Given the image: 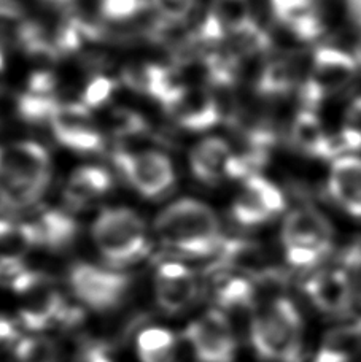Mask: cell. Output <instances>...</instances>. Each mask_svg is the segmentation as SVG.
I'll return each mask as SVG.
<instances>
[{"label":"cell","instance_id":"21","mask_svg":"<svg viewBox=\"0 0 361 362\" xmlns=\"http://www.w3.org/2000/svg\"><path fill=\"white\" fill-rule=\"evenodd\" d=\"M296 66L298 64L293 59H288V57H279V59L270 61L258 76L256 90L261 95L268 97L288 94L298 81Z\"/></svg>","mask_w":361,"mask_h":362},{"label":"cell","instance_id":"31","mask_svg":"<svg viewBox=\"0 0 361 362\" xmlns=\"http://www.w3.org/2000/svg\"><path fill=\"white\" fill-rule=\"evenodd\" d=\"M315 4H317L315 0H270V8H273L274 16L283 25H287L293 19L317 10Z\"/></svg>","mask_w":361,"mask_h":362},{"label":"cell","instance_id":"19","mask_svg":"<svg viewBox=\"0 0 361 362\" xmlns=\"http://www.w3.org/2000/svg\"><path fill=\"white\" fill-rule=\"evenodd\" d=\"M361 351V318L344 322L328 332L314 362H352Z\"/></svg>","mask_w":361,"mask_h":362},{"label":"cell","instance_id":"5","mask_svg":"<svg viewBox=\"0 0 361 362\" xmlns=\"http://www.w3.org/2000/svg\"><path fill=\"white\" fill-rule=\"evenodd\" d=\"M357 61L345 51L321 47L312 57L311 72L301 85V99L306 108L319 107L328 95L339 93L353 80Z\"/></svg>","mask_w":361,"mask_h":362},{"label":"cell","instance_id":"34","mask_svg":"<svg viewBox=\"0 0 361 362\" xmlns=\"http://www.w3.org/2000/svg\"><path fill=\"white\" fill-rule=\"evenodd\" d=\"M23 16L24 10L19 0H0V23L18 21Z\"/></svg>","mask_w":361,"mask_h":362},{"label":"cell","instance_id":"28","mask_svg":"<svg viewBox=\"0 0 361 362\" xmlns=\"http://www.w3.org/2000/svg\"><path fill=\"white\" fill-rule=\"evenodd\" d=\"M118 83L108 76L99 75L88 83L85 93L81 95V102L88 108H99L104 107L107 102H110L113 94L117 93Z\"/></svg>","mask_w":361,"mask_h":362},{"label":"cell","instance_id":"26","mask_svg":"<svg viewBox=\"0 0 361 362\" xmlns=\"http://www.w3.org/2000/svg\"><path fill=\"white\" fill-rule=\"evenodd\" d=\"M108 118H110L108 119L110 131L118 139L137 137V135H142L148 131V124L144 116L132 112V110H113Z\"/></svg>","mask_w":361,"mask_h":362},{"label":"cell","instance_id":"12","mask_svg":"<svg viewBox=\"0 0 361 362\" xmlns=\"http://www.w3.org/2000/svg\"><path fill=\"white\" fill-rule=\"evenodd\" d=\"M164 110L180 127L191 132L209 131L223 116L214 95L205 89L190 86H185Z\"/></svg>","mask_w":361,"mask_h":362},{"label":"cell","instance_id":"3","mask_svg":"<svg viewBox=\"0 0 361 362\" xmlns=\"http://www.w3.org/2000/svg\"><path fill=\"white\" fill-rule=\"evenodd\" d=\"M251 344L263 359L301 362L302 322L292 300L279 297L251 321Z\"/></svg>","mask_w":361,"mask_h":362},{"label":"cell","instance_id":"9","mask_svg":"<svg viewBox=\"0 0 361 362\" xmlns=\"http://www.w3.org/2000/svg\"><path fill=\"white\" fill-rule=\"evenodd\" d=\"M185 335L199 362H233L236 339L227 316L218 310L193 321Z\"/></svg>","mask_w":361,"mask_h":362},{"label":"cell","instance_id":"4","mask_svg":"<svg viewBox=\"0 0 361 362\" xmlns=\"http://www.w3.org/2000/svg\"><path fill=\"white\" fill-rule=\"evenodd\" d=\"M91 232L101 255L113 266H129L144 257L148 251L144 221L137 213L125 206L102 211Z\"/></svg>","mask_w":361,"mask_h":362},{"label":"cell","instance_id":"29","mask_svg":"<svg viewBox=\"0 0 361 362\" xmlns=\"http://www.w3.org/2000/svg\"><path fill=\"white\" fill-rule=\"evenodd\" d=\"M159 19L183 24L195 10L196 0H150Z\"/></svg>","mask_w":361,"mask_h":362},{"label":"cell","instance_id":"33","mask_svg":"<svg viewBox=\"0 0 361 362\" xmlns=\"http://www.w3.org/2000/svg\"><path fill=\"white\" fill-rule=\"evenodd\" d=\"M57 80L56 76L50 72V70H37V72L29 76L28 89L30 93L38 94H56Z\"/></svg>","mask_w":361,"mask_h":362},{"label":"cell","instance_id":"1","mask_svg":"<svg viewBox=\"0 0 361 362\" xmlns=\"http://www.w3.org/2000/svg\"><path fill=\"white\" fill-rule=\"evenodd\" d=\"M154 232L169 248L195 257L218 253L224 240L214 210L195 199L167 205L154 219Z\"/></svg>","mask_w":361,"mask_h":362},{"label":"cell","instance_id":"6","mask_svg":"<svg viewBox=\"0 0 361 362\" xmlns=\"http://www.w3.org/2000/svg\"><path fill=\"white\" fill-rule=\"evenodd\" d=\"M113 160L127 183L147 199L164 196L176 183L171 159L159 151H117Z\"/></svg>","mask_w":361,"mask_h":362},{"label":"cell","instance_id":"39","mask_svg":"<svg viewBox=\"0 0 361 362\" xmlns=\"http://www.w3.org/2000/svg\"><path fill=\"white\" fill-rule=\"evenodd\" d=\"M45 2L53 4V5H69V4H72L74 0H45Z\"/></svg>","mask_w":361,"mask_h":362},{"label":"cell","instance_id":"40","mask_svg":"<svg viewBox=\"0 0 361 362\" xmlns=\"http://www.w3.org/2000/svg\"><path fill=\"white\" fill-rule=\"evenodd\" d=\"M4 69V56H2V53H0V70Z\"/></svg>","mask_w":361,"mask_h":362},{"label":"cell","instance_id":"32","mask_svg":"<svg viewBox=\"0 0 361 362\" xmlns=\"http://www.w3.org/2000/svg\"><path fill=\"white\" fill-rule=\"evenodd\" d=\"M18 358L23 362H53L55 350L48 341L28 339L19 344Z\"/></svg>","mask_w":361,"mask_h":362},{"label":"cell","instance_id":"7","mask_svg":"<svg viewBox=\"0 0 361 362\" xmlns=\"http://www.w3.org/2000/svg\"><path fill=\"white\" fill-rule=\"evenodd\" d=\"M70 286L79 299L94 310H110L122 300L129 278L118 272L99 269L91 264H76L70 270Z\"/></svg>","mask_w":361,"mask_h":362},{"label":"cell","instance_id":"8","mask_svg":"<svg viewBox=\"0 0 361 362\" xmlns=\"http://www.w3.org/2000/svg\"><path fill=\"white\" fill-rule=\"evenodd\" d=\"M50 124L57 144L69 150L76 153H101L104 150L105 140L83 102L61 103Z\"/></svg>","mask_w":361,"mask_h":362},{"label":"cell","instance_id":"27","mask_svg":"<svg viewBox=\"0 0 361 362\" xmlns=\"http://www.w3.org/2000/svg\"><path fill=\"white\" fill-rule=\"evenodd\" d=\"M148 0H101V15L108 21L121 23L140 15L147 8Z\"/></svg>","mask_w":361,"mask_h":362},{"label":"cell","instance_id":"15","mask_svg":"<svg viewBox=\"0 0 361 362\" xmlns=\"http://www.w3.org/2000/svg\"><path fill=\"white\" fill-rule=\"evenodd\" d=\"M328 191L334 202L349 215L361 218V158L347 154L334 159Z\"/></svg>","mask_w":361,"mask_h":362},{"label":"cell","instance_id":"11","mask_svg":"<svg viewBox=\"0 0 361 362\" xmlns=\"http://www.w3.org/2000/svg\"><path fill=\"white\" fill-rule=\"evenodd\" d=\"M333 229L328 219L315 209H296L282 226V242L285 248L314 250L328 256L331 250Z\"/></svg>","mask_w":361,"mask_h":362},{"label":"cell","instance_id":"23","mask_svg":"<svg viewBox=\"0 0 361 362\" xmlns=\"http://www.w3.org/2000/svg\"><path fill=\"white\" fill-rule=\"evenodd\" d=\"M61 102L56 94H38L25 90L18 97V115L19 118L30 122V124H43L51 122L57 107Z\"/></svg>","mask_w":361,"mask_h":362},{"label":"cell","instance_id":"16","mask_svg":"<svg viewBox=\"0 0 361 362\" xmlns=\"http://www.w3.org/2000/svg\"><path fill=\"white\" fill-rule=\"evenodd\" d=\"M112 186V175L102 167H79L64 187V200L69 209H85L94 200L105 196Z\"/></svg>","mask_w":361,"mask_h":362},{"label":"cell","instance_id":"30","mask_svg":"<svg viewBox=\"0 0 361 362\" xmlns=\"http://www.w3.org/2000/svg\"><path fill=\"white\" fill-rule=\"evenodd\" d=\"M287 28L296 38H299L301 42L317 40L325 30L323 21H321L317 10H312L306 13V15L293 19L292 23L287 24Z\"/></svg>","mask_w":361,"mask_h":362},{"label":"cell","instance_id":"37","mask_svg":"<svg viewBox=\"0 0 361 362\" xmlns=\"http://www.w3.org/2000/svg\"><path fill=\"white\" fill-rule=\"evenodd\" d=\"M16 337V327L11 321L0 320V341H8Z\"/></svg>","mask_w":361,"mask_h":362},{"label":"cell","instance_id":"36","mask_svg":"<svg viewBox=\"0 0 361 362\" xmlns=\"http://www.w3.org/2000/svg\"><path fill=\"white\" fill-rule=\"evenodd\" d=\"M345 5L353 24L361 29V0H345Z\"/></svg>","mask_w":361,"mask_h":362},{"label":"cell","instance_id":"18","mask_svg":"<svg viewBox=\"0 0 361 362\" xmlns=\"http://www.w3.org/2000/svg\"><path fill=\"white\" fill-rule=\"evenodd\" d=\"M228 141L220 137H209L193 148L190 154L191 172L201 183L217 185L227 177V164L231 158Z\"/></svg>","mask_w":361,"mask_h":362},{"label":"cell","instance_id":"10","mask_svg":"<svg viewBox=\"0 0 361 362\" xmlns=\"http://www.w3.org/2000/svg\"><path fill=\"white\" fill-rule=\"evenodd\" d=\"M285 209V197L274 183L263 177L245 180L233 204V216L242 226H260Z\"/></svg>","mask_w":361,"mask_h":362},{"label":"cell","instance_id":"22","mask_svg":"<svg viewBox=\"0 0 361 362\" xmlns=\"http://www.w3.org/2000/svg\"><path fill=\"white\" fill-rule=\"evenodd\" d=\"M176 339L163 327H151L139 335L137 351L142 362H169Z\"/></svg>","mask_w":361,"mask_h":362},{"label":"cell","instance_id":"2","mask_svg":"<svg viewBox=\"0 0 361 362\" xmlns=\"http://www.w3.org/2000/svg\"><path fill=\"white\" fill-rule=\"evenodd\" d=\"M51 158L37 141H18L4 150L0 163V209L37 204L51 181Z\"/></svg>","mask_w":361,"mask_h":362},{"label":"cell","instance_id":"17","mask_svg":"<svg viewBox=\"0 0 361 362\" xmlns=\"http://www.w3.org/2000/svg\"><path fill=\"white\" fill-rule=\"evenodd\" d=\"M34 234L35 247L62 250L69 247L76 237L79 226L75 219L62 210L45 209L28 221Z\"/></svg>","mask_w":361,"mask_h":362},{"label":"cell","instance_id":"25","mask_svg":"<svg viewBox=\"0 0 361 362\" xmlns=\"http://www.w3.org/2000/svg\"><path fill=\"white\" fill-rule=\"evenodd\" d=\"M253 296V284L239 276L223 281L217 289V300L223 308L248 307Z\"/></svg>","mask_w":361,"mask_h":362},{"label":"cell","instance_id":"13","mask_svg":"<svg viewBox=\"0 0 361 362\" xmlns=\"http://www.w3.org/2000/svg\"><path fill=\"white\" fill-rule=\"evenodd\" d=\"M304 291L323 313L343 315L349 312L353 303L352 280L343 269L317 272L306 281Z\"/></svg>","mask_w":361,"mask_h":362},{"label":"cell","instance_id":"14","mask_svg":"<svg viewBox=\"0 0 361 362\" xmlns=\"http://www.w3.org/2000/svg\"><path fill=\"white\" fill-rule=\"evenodd\" d=\"M197 281L190 269L178 262L161 264L156 274V300L167 313H177L195 302Z\"/></svg>","mask_w":361,"mask_h":362},{"label":"cell","instance_id":"38","mask_svg":"<svg viewBox=\"0 0 361 362\" xmlns=\"http://www.w3.org/2000/svg\"><path fill=\"white\" fill-rule=\"evenodd\" d=\"M88 362H110L101 350H91L88 354Z\"/></svg>","mask_w":361,"mask_h":362},{"label":"cell","instance_id":"35","mask_svg":"<svg viewBox=\"0 0 361 362\" xmlns=\"http://www.w3.org/2000/svg\"><path fill=\"white\" fill-rule=\"evenodd\" d=\"M345 118V127L361 132V97L350 103Z\"/></svg>","mask_w":361,"mask_h":362},{"label":"cell","instance_id":"24","mask_svg":"<svg viewBox=\"0 0 361 362\" xmlns=\"http://www.w3.org/2000/svg\"><path fill=\"white\" fill-rule=\"evenodd\" d=\"M233 53L242 59V57H256L261 54H268L273 42L266 30L261 25H258L256 21L250 23L247 28L237 32L233 37Z\"/></svg>","mask_w":361,"mask_h":362},{"label":"cell","instance_id":"20","mask_svg":"<svg viewBox=\"0 0 361 362\" xmlns=\"http://www.w3.org/2000/svg\"><path fill=\"white\" fill-rule=\"evenodd\" d=\"M328 137L330 135L325 134L321 121L314 113V110L304 108L296 115L292 131H290V139H292V144L296 150L311 158L326 159Z\"/></svg>","mask_w":361,"mask_h":362}]
</instances>
